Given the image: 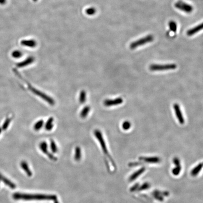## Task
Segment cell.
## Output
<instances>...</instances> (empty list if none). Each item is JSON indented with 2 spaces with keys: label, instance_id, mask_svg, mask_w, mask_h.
<instances>
[{
  "label": "cell",
  "instance_id": "obj_19",
  "mask_svg": "<svg viewBox=\"0 0 203 203\" xmlns=\"http://www.w3.org/2000/svg\"><path fill=\"white\" fill-rule=\"evenodd\" d=\"M87 97V93L84 90H83L80 92V96H79V102L81 104H84L86 101Z\"/></svg>",
  "mask_w": 203,
  "mask_h": 203
},
{
  "label": "cell",
  "instance_id": "obj_4",
  "mask_svg": "<svg viewBox=\"0 0 203 203\" xmlns=\"http://www.w3.org/2000/svg\"><path fill=\"white\" fill-rule=\"evenodd\" d=\"M153 40H154V37L152 35L150 34L148 36H146L144 38L138 40L131 43L130 45V49H135L139 46L143 45L146 43L151 42H152Z\"/></svg>",
  "mask_w": 203,
  "mask_h": 203
},
{
  "label": "cell",
  "instance_id": "obj_30",
  "mask_svg": "<svg viewBox=\"0 0 203 203\" xmlns=\"http://www.w3.org/2000/svg\"><path fill=\"white\" fill-rule=\"evenodd\" d=\"M0 182H1V180H0Z\"/></svg>",
  "mask_w": 203,
  "mask_h": 203
},
{
  "label": "cell",
  "instance_id": "obj_5",
  "mask_svg": "<svg viewBox=\"0 0 203 203\" xmlns=\"http://www.w3.org/2000/svg\"><path fill=\"white\" fill-rule=\"evenodd\" d=\"M176 67V65L174 64H153L150 66L149 69L151 71H160L174 70Z\"/></svg>",
  "mask_w": 203,
  "mask_h": 203
},
{
  "label": "cell",
  "instance_id": "obj_24",
  "mask_svg": "<svg viewBox=\"0 0 203 203\" xmlns=\"http://www.w3.org/2000/svg\"><path fill=\"white\" fill-rule=\"evenodd\" d=\"M51 149L53 153L57 152L58 150L56 143L52 140L51 141Z\"/></svg>",
  "mask_w": 203,
  "mask_h": 203
},
{
  "label": "cell",
  "instance_id": "obj_13",
  "mask_svg": "<svg viewBox=\"0 0 203 203\" xmlns=\"http://www.w3.org/2000/svg\"><path fill=\"white\" fill-rule=\"evenodd\" d=\"M22 45L29 48H34L37 45L36 42L33 40H24L21 42Z\"/></svg>",
  "mask_w": 203,
  "mask_h": 203
},
{
  "label": "cell",
  "instance_id": "obj_18",
  "mask_svg": "<svg viewBox=\"0 0 203 203\" xmlns=\"http://www.w3.org/2000/svg\"><path fill=\"white\" fill-rule=\"evenodd\" d=\"M43 125H44V121H43V120H39L37 121L36 123L34 124V125H33V129H34V130H36V131H39L43 127Z\"/></svg>",
  "mask_w": 203,
  "mask_h": 203
},
{
  "label": "cell",
  "instance_id": "obj_1",
  "mask_svg": "<svg viewBox=\"0 0 203 203\" xmlns=\"http://www.w3.org/2000/svg\"><path fill=\"white\" fill-rule=\"evenodd\" d=\"M13 198L16 200H55L57 198L55 195L15 193L13 195Z\"/></svg>",
  "mask_w": 203,
  "mask_h": 203
},
{
  "label": "cell",
  "instance_id": "obj_15",
  "mask_svg": "<svg viewBox=\"0 0 203 203\" xmlns=\"http://www.w3.org/2000/svg\"><path fill=\"white\" fill-rule=\"evenodd\" d=\"M54 118L53 117L49 118L45 124V129L47 131H51L54 127Z\"/></svg>",
  "mask_w": 203,
  "mask_h": 203
},
{
  "label": "cell",
  "instance_id": "obj_26",
  "mask_svg": "<svg viewBox=\"0 0 203 203\" xmlns=\"http://www.w3.org/2000/svg\"><path fill=\"white\" fill-rule=\"evenodd\" d=\"M6 3V0H0V4L4 5Z\"/></svg>",
  "mask_w": 203,
  "mask_h": 203
},
{
  "label": "cell",
  "instance_id": "obj_7",
  "mask_svg": "<svg viewBox=\"0 0 203 203\" xmlns=\"http://www.w3.org/2000/svg\"><path fill=\"white\" fill-rule=\"evenodd\" d=\"M123 99L121 97H118L113 99H106L104 102V105L107 107L116 106L122 104Z\"/></svg>",
  "mask_w": 203,
  "mask_h": 203
},
{
  "label": "cell",
  "instance_id": "obj_11",
  "mask_svg": "<svg viewBox=\"0 0 203 203\" xmlns=\"http://www.w3.org/2000/svg\"><path fill=\"white\" fill-rule=\"evenodd\" d=\"M0 180L1 182H3L6 185L11 189H15L16 188V185L15 183H13L12 182L10 181L9 179L5 177L4 176H3L2 174H0Z\"/></svg>",
  "mask_w": 203,
  "mask_h": 203
},
{
  "label": "cell",
  "instance_id": "obj_16",
  "mask_svg": "<svg viewBox=\"0 0 203 203\" xmlns=\"http://www.w3.org/2000/svg\"><path fill=\"white\" fill-rule=\"evenodd\" d=\"M12 117H8L6 119H5L4 120V122L3 123L2 126H1V128L3 131L6 130L9 128V126L10 125V123L12 121Z\"/></svg>",
  "mask_w": 203,
  "mask_h": 203
},
{
  "label": "cell",
  "instance_id": "obj_28",
  "mask_svg": "<svg viewBox=\"0 0 203 203\" xmlns=\"http://www.w3.org/2000/svg\"><path fill=\"white\" fill-rule=\"evenodd\" d=\"M54 203H59L58 201L57 200V199H56Z\"/></svg>",
  "mask_w": 203,
  "mask_h": 203
},
{
  "label": "cell",
  "instance_id": "obj_9",
  "mask_svg": "<svg viewBox=\"0 0 203 203\" xmlns=\"http://www.w3.org/2000/svg\"><path fill=\"white\" fill-rule=\"evenodd\" d=\"M39 147L40 150H42L44 154L47 155L51 159L54 160L57 159L53 155L51 154L50 153L48 152V144L46 141H42V143H40V144Z\"/></svg>",
  "mask_w": 203,
  "mask_h": 203
},
{
  "label": "cell",
  "instance_id": "obj_8",
  "mask_svg": "<svg viewBox=\"0 0 203 203\" xmlns=\"http://www.w3.org/2000/svg\"><path fill=\"white\" fill-rule=\"evenodd\" d=\"M174 108L175 111V115L178 119L180 123L183 124L185 123V120L183 118V115L182 114V111L180 110L179 105L177 104H175L174 105Z\"/></svg>",
  "mask_w": 203,
  "mask_h": 203
},
{
  "label": "cell",
  "instance_id": "obj_22",
  "mask_svg": "<svg viewBox=\"0 0 203 203\" xmlns=\"http://www.w3.org/2000/svg\"><path fill=\"white\" fill-rule=\"evenodd\" d=\"M22 55H23L22 52L20 51H18V50L13 51L12 53V57L13 58H16V59L20 58L22 56Z\"/></svg>",
  "mask_w": 203,
  "mask_h": 203
},
{
  "label": "cell",
  "instance_id": "obj_14",
  "mask_svg": "<svg viewBox=\"0 0 203 203\" xmlns=\"http://www.w3.org/2000/svg\"><path fill=\"white\" fill-rule=\"evenodd\" d=\"M20 165H21L22 168L25 171V173L27 174V175H28V176H32V171H31L30 169L29 168L28 164L25 161H22L21 163L20 164Z\"/></svg>",
  "mask_w": 203,
  "mask_h": 203
},
{
  "label": "cell",
  "instance_id": "obj_27",
  "mask_svg": "<svg viewBox=\"0 0 203 203\" xmlns=\"http://www.w3.org/2000/svg\"><path fill=\"white\" fill-rule=\"evenodd\" d=\"M2 131H3V129L1 128V127H0V135L1 134V132H2Z\"/></svg>",
  "mask_w": 203,
  "mask_h": 203
},
{
  "label": "cell",
  "instance_id": "obj_25",
  "mask_svg": "<svg viewBox=\"0 0 203 203\" xmlns=\"http://www.w3.org/2000/svg\"><path fill=\"white\" fill-rule=\"evenodd\" d=\"M86 12L88 15H93L94 14H95L96 12V10L95 8H90L86 10Z\"/></svg>",
  "mask_w": 203,
  "mask_h": 203
},
{
  "label": "cell",
  "instance_id": "obj_2",
  "mask_svg": "<svg viewBox=\"0 0 203 203\" xmlns=\"http://www.w3.org/2000/svg\"><path fill=\"white\" fill-rule=\"evenodd\" d=\"M13 71L15 73L16 75L18 76V77H19L20 79H21L22 80H23L25 82V83L27 84V87H28L29 90L31 91L33 94H34V95H36V96H38L39 97H40V98L43 99V100L46 101V102L48 103V104H49L51 105H52V106H53V105H55V101L54 99L52 98V97L48 96V95H46V94L44 93L42 91H40L39 90H37L36 88L33 87L27 81L25 80V79L23 78V77H22L21 75L19 74V72H18V71H16V70L14 69Z\"/></svg>",
  "mask_w": 203,
  "mask_h": 203
},
{
  "label": "cell",
  "instance_id": "obj_21",
  "mask_svg": "<svg viewBox=\"0 0 203 203\" xmlns=\"http://www.w3.org/2000/svg\"><path fill=\"white\" fill-rule=\"evenodd\" d=\"M168 25H169V28H170L171 31L174 32V33L176 32L177 29V25L175 21H171L169 22Z\"/></svg>",
  "mask_w": 203,
  "mask_h": 203
},
{
  "label": "cell",
  "instance_id": "obj_6",
  "mask_svg": "<svg viewBox=\"0 0 203 203\" xmlns=\"http://www.w3.org/2000/svg\"><path fill=\"white\" fill-rule=\"evenodd\" d=\"M174 6L177 9L187 13H190L193 10V7L182 1H179L175 3Z\"/></svg>",
  "mask_w": 203,
  "mask_h": 203
},
{
  "label": "cell",
  "instance_id": "obj_29",
  "mask_svg": "<svg viewBox=\"0 0 203 203\" xmlns=\"http://www.w3.org/2000/svg\"><path fill=\"white\" fill-rule=\"evenodd\" d=\"M33 1H35V2H36V1H38V0H33Z\"/></svg>",
  "mask_w": 203,
  "mask_h": 203
},
{
  "label": "cell",
  "instance_id": "obj_12",
  "mask_svg": "<svg viewBox=\"0 0 203 203\" xmlns=\"http://www.w3.org/2000/svg\"><path fill=\"white\" fill-rule=\"evenodd\" d=\"M202 29H203V22L196 27H193V28L189 30L187 32V36H193L196 33L200 31Z\"/></svg>",
  "mask_w": 203,
  "mask_h": 203
},
{
  "label": "cell",
  "instance_id": "obj_17",
  "mask_svg": "<svg viewBox=\"0 0 203 203\" xmlns=\"http://www.w3.org/2000/svg\"><path fill=\"white\" fill-rule=\"evenodd\" d=\"M90 111V107L89 106H86L82 109L80 114V116L82 119H85L87 117Z\"/></svg>",
  "mask_w": 203,
  "mask_h": 203
},
{
  "label": "cell",
  "instance_id": "obj_3",
  "mask_svg": "<svg viewBox=\"0 0 203 203\" xmlns=\"http://www.w3.org/2000/svg\"><path fill=\"white\" fill-rule=\"evenodd\" d=\"M94 135H95V137L96 138V139L99 142L100 144L101 145V148L102 149L103 151L104 152L105 155L108 157L109 159H110V160H111V162L112 164L113 163V160L111 159V157H110V155L109 154L107 148L106 146V144L105 142V139H104L103 134L101 132V131H100L98 129H96L94 131Z\"/></svg>",
  "mask_w": 203,
  "mask_h": 203
},
{
  "label": "cell",
  "instance_id": "obj_23",
  "mask_svg": "<svg viewBox=\"0 0 203 203\" xmlns=\"http://www.w3.org/2000/svg\"><path fill=\"white\" fill-rule=\"evenodd\" d=\"M131 126V124L128 121H125L123 123L122 127L124 130H128Z\"/></svg>",
  "mask_w": 203,
  "mask_h": 203
},
{
  "label": "cell",
  "instance_id": "obj_20",
  "mask_svg": "<svg viewBox=\"0 0 203 203\" xmlns=\"http://www.w3.org/2000/svg\"><path fill=\"white\" fill-rule=\"evenodd\" d=\"M81 149L79 147H77L76 148L75 150V159L76 161H79L81 159Z\"/></svg>",
  "mask_w": 203,
  "mask_h": 203
},
{
  "label": "cell",
  "instance_id": "obj_10",
  "mask_svg": "<svg viewBox=\"0 0 203 203\" xmlns=\"http://www.w3.org/2000/svg\"><path fill=\"white\" fill-rule=\"evenodd\" d=\"M34 60H35V59H34V57H32V56L29 57L27 59H25V60L23 61L16 64V67H18V68H21L27 66H29L30 64L33 63L34 61Z\"/></svg>",
  "mask_w": 203,
  "mask_h": 203
}]
</instances>
